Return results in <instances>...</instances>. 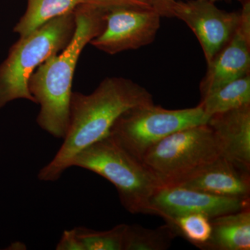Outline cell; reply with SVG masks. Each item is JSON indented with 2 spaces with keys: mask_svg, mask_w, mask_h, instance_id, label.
<instances>
[{
  "mask_svg": "<svg viewBox=\"0 0 250 250\" xmlns=\"http://www.w3.org/2000/svg\"><path fill=\"white\" fill-rule=\"evenodd\" d=\"M154 103L152 94L134 81L123 77L104 79L90 94L72 92L68 127L53 159L41 169L38 178L56 182L81 151L104 139L124 112Z\"/></svg>",
  "mask_w": 250,
  "mask_h": 250,
  "instance_id": "cell-1",
  "label": "cell"
},
{
  "mask_svg": "<svg viewBox=\"0 0 250 250\" xmlns=\"http://www.w3.org/2000/svg\"><path fill=\"white\" fill-rule=\"evenodd\" d=\"M108 9L89 4L77 7L76 29L68 45L42 62L29 79V91L40 106L37 124L56 139L66 135L77 62L85 46L103 31Z\"/></svg>",
  "mask_w": 250,
  "mask_h": 250,
  "instance_id": "cell-2",
  "label": "cell"
},
{
  "mask_svg": "<svg viewBox=\"0 0 250 250\" xmlns=\"http://www.w3.org/2000/svg\"><path fill=\"white\" fill-rule=\"evenodd\" d=\"M71 167L91 171L109 181L129 213L152 215L149 202L162 185L142 161L129 154L111 135L81 151L72 160Z\"/></svg>",
  "mask_w": 250,
  "mask_h": 250,
  "instance_id": "cell-3",
  "label": "cell"
},
{
  "mask_svg": "<svg viewBox=\"0 0 250 250\" xmlns=\"http://www.w3.org/2000/svg\"><path fill=\"white\" fill-rule=\"evenodd\" d=\"M75 29L74 11L20 37L0 65V108L20 99L36 103L28 87L29 79L42 62L68 45Z\"/></svg>",
  "mask_w": 250,
  "mask_h": 250,
  "instance_id": "cell-4",
  "label": "cell"
},
{
  "mask_svg": "<svg viewBox=\"0 0 250 250\" xmlns=\"http://www.w3.org/2000/svg\"><path fill=\"white\" fill-rule=\"evenodd\" d=\"M221 156L214 133L208 125L169 135L149 148L142 162L162 186L175 185Z\"/></svg>",
  "mask_w": 250,
  "mask_h": 250,
  "instance_id": "cell-5",
  "label": "cell"
},
{
  "mask_svg": "<svg viewBox=\"0 0 250 250\" xmlns=\"http://www.w3.org/2000/svg\"><path fill=\"white\" fill-rule=\"evenodd\" d=\"M208 118L200 104L170 110L148 104L124 112L115 122L109 134L141 161L148 149L161 140L180 130L207 124Z\"/></svg>",
  "mask_w": 250,
  "mask_h": 250,
  "instance_id": "cell-6",
  "label": "cell"
},
{
  "mask_svg": "<svg viewBox=\"0 0 250 250\" xmlns=\"http://www.w3.org/2000/svg\"><path fill=\"white\" fill-rule=\"evenodd\" d=\"M161 17L183 21L193 31L208 64L223 48L238 27L240 12H228L211 0L166 1L153 6Z\"/></svg>",
  "mask_w": 250,
  "mask_h": 250,
  "instance_id": "cell-7",
  "label": "cell"
},
{
  "mask_svg": "<svg viewBox=\"0 0 250 250\" xmlns=\"http://www.w3.org/2000/svg\"><path fill=\"white\" fill-rule=\"evenodd\" d=\"M161 18L153 7L108 9L103 31L90 44L111 55L141 48L154 42L160 28Z\"/></svg>",
  "mask_w": 250,
  "mask_h": 250,
  "instance_id": "cell-8",
  "label": "cell"
},
{
  "mask_svg": "<svg viewBox=\"0 0 250 250\" xmlns=\"http://www.w3.org/2000/svg\"><path fill=\"white\" fill-rule=\"evenodd\" d=\"M152 215L165 221L181 215L200 213L209 218L250 207V198L218 196L179 185L162 186L149 202Z\"/></svg>",
  "mask_w": 250,
  "mask_h": 250,
  "instance_id": "cell-9",
  "label": "cell"
},
{
  "mask_svg": "<svg viewBox=\"0 0 250 250\" xmlns=\"http://www.w3.org/2000/svg\"><path fill=\"white\" fill-rule=\"evenodd\" d=\"M250 73V1L242 4L240 20L228 43L207 64L200 85L201 97Z\"/></svg>",
  "mask_w": 250,
  "mask_h": 250,
  "instance_id": "cell-10",
  "label": "cell"
},
{
  "mask_svg": "<svg viewBox=\"0 0 250 250\" xmlns=\"http://www.w3.org/2000/svg\"><path fill=\"white\" fill-rule=\"evenodd\" d=\"M207 125L214 133L222 157L250 172V104L213 115Z\"/></svg>",
  "mask_w": 250,
  "mask_h": 250,
  "instance_id": "cell-11",
  "label": "cell"
},
{
  "mask_svg": "<svg viewBox=\"0 0 250 250\" xmlns=\"http://www.w3.org/2000/svg\"><path fill=\"white\" fill-rule=\"evenodd\" d=\"M175 185L218 196L250 198L249 172L222 156Z\"/></svg>",
  "mask_w": 250,
  "mask_h": 250,
  "instance_id": "cell-12",
  "label": "cell"
},
{
  "mask_svg": "<svg viewBox=\"0 0 250 250\" xmlns=\"http://www.w3.org/2000/svg\"><path fill=\"white\" fill-rule=\"evenodd\" d=\"M211 235L204 250H250L249 208L210 218Z\"/></svg>",
  "mask_w": 250,
  "mask_h": 250,
  "instance_id": "cell-13",
  "label": "cell"
},
{
  "mask_svg": "<svg viewBox=\"0 0 250 250\" xmlns=\"http://www.w3.org/2000/svg\"><path fill=\"white\" fill-rule=\"evenodd\" d=\"M85 4L106 9L114 7L106 0H27V10L15 26L14 31L20 37L27 35L50 20L72 12Z\"/></svg>",
  "mask_w": 250,
  "mask_h": 250,
  "instance_id": "cell-14",
  "label": "cell"
},
{
  "mask_svg": "<svg viewBox=\"0 0 250 250\" xmlns=\"http://www.w3.org/2000/svg\"><path fill=\"white\" fill-rule=\"evenodd\" d=\"M250 104V73L225 83L201 97V106L208 118Z\"/></svg>",
  "mask_w": 250,
  "mask_h": 250,
  "instance_id": "cell-15",
  "label": "cell"
},
{
  "mask_svg": "<svg viewBox=\"0 0 250 250\" xmlns=\"http://www.w3.org/2000/svg\"><path fill=\"white\" fill-rule=\"evenodd\" d=\"M177 233L170 224L147 229L139 225H126L123 250H166L170 248Z\"/></svg>",
  "mask_w": 250,
  "mask_h": 250,
  "instance_id": "cell-16",
  "label": "cell"
},
{
  "mask_svg": "<svg viewBox=\"0 0 250 250\" xmlns=\"http://www.w3.org/2000/svg\"><path fill=\"white\" fill-rule=\"evenodd\" d=\"M174 228L177 236L185 238L189 243L204 250L211 235L210 218L200 213L181 215L166 222Z\"/></svg>",
  "mask_w": 250,
  "mask_h": 250,
  "instance_id": "cell-17",
  "label": "cell"
},
{
  "mask_svg": "<svg viewBox=\"0 0 250 250\" xmlns=\"http://www.w3.org/2000/svg\"><path fill=\"white\" fill-rule=\"evenodd\" d=\"M126 224H120L107 231H97L85 227L74 228L83 250H123Z\"/></svg>",
  "mask_w": 250,
  "mask_h": 250,
  "instance_id": "cell-18",
  "label": "cell"
},
{
  "mask_svg": "<svg viewBox=\"0 0 250 250\" xmlns=\"http://www.w3.org/2000/svg\"><path fill=\"white\" fill-rule=\"evenodd\" d=\"M57 250H83L82 243L79 241L74 229L65 230L62 238L56 246Z\"/></svg>",
  "mask_w": 250,
  "mask_h": 250,
  "instance_id": "cell-19",
  "label": "cell"
},
{
  "mask_svg": "<svg viewBox=\"0 0 250 250\" xmlns=\"http://www.w3.org/2000/svg\"><path fill=\"white\" fill-rule=\"evenodd\" d=\"M120 4L128 6H137L142 8H152L151 0H114Z\"/></svg>",
  "mask_w": 250,
  "mask_h": 250,
  "instance_id": "cell-20",
  "label": "cell"
},
{
  "mask_svg": "<svg viewBox=\"0 0 250 250\" xmlns=\"http://www.w3.org/2000/svg\"><path fill=\"white\" fill-rule=\"evenodd\" d=\"M170 1H173V0H151V4H152L153 7V6H156V5L161 4V3ZM211 1H215V0H211Z\"/></svg>",
  "mask_w": 250,
  "mask_h": 250,
  "instance_id": "cell-21",
  "label": "cell"
},
{
  "mask_svg": "<svg viewBox=\"0 0 250 250\" xmlns=\"http://www.w3.org/2000/svg\"><path fill=\"white\" fill-rule=\"evenodd\" d=\"M238 1H240L241 3L244 2V1H247V0H238Z\"/></svg>",
  "mask_w": 250,
  "mask_h": 250,
  "instance_id": "cell-22",
  "label": "cell"
}]
</instances>
